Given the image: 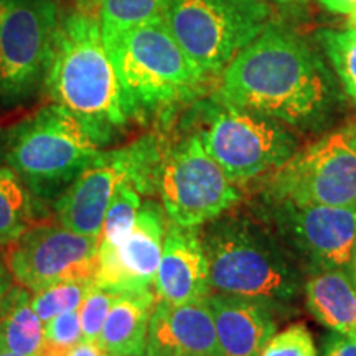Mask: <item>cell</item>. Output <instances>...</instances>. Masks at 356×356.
Masks as SVG:
<instances>
[{
	"label": "cell",
	"mask_w": 356,
	"mask_h": 356,
	"mask_svg": "<svg viewBox=\"0 0 356 356\" xmlns=\"http://www.w3.org/2000/svg\"><path fill=\"white\" fill-rule=\"evenodd\" d=\"M330 89L318 58L305 43L266 29L222 71L221 104L299 126L323 113Z\"/></svg>",
	"instance_id": "6da1fadb"
},
{
	"label": "cell",
	"mask_w": 356,
	"mask_h": 356,
	"mask_svg": "<svg viewBox=\"0 0 356 356\" xmlns=\"http://www.w3.org/2000/svg\"><path fill=\"white\" fill-rule=\"evenodd\" d=\"M43 79L50 99L76 115L101 145L131 118L96 15L60 17Z\"/></svg>",
	"instance_id": "7a4b0ae2"
},
{
	"label": "cell",
	"mask_w": 356,
	"mask_h": 356,
	"mask_svg": "<svg viewBox=\"0 0 356 356\" xmlns=\"http://www.w3.org/2000/svg\"><path fill=\"white\" fill-rule=\"evenodd\" d=\"M102 37L131 115L195 97L210 78L178 44L163 17Z\"/></svg>",
	"instance_id": "3957f363"
},
{
	"label": "cell",
	"mask_w": 356,
	"mask_h": 356,
	"mask_svg": "<svg viewBox=\"0 0 356 356\" xmlns=\"http://www.w3.org/2000/svg\"><path fill=\"white\" fill-rule=\"evenodd\" d=\"M99 152L101 144L76 115L53 102L12 129L3 160L33 195L51 198Z\"/></svg>",
	"instance_id": "277c9868"
},
{
	"label": "cell",
	"mask_w": 356,
	"mask_h": 356,
	"mask_svg": "<svg viewBox=\"0 0 356 356\" xmlns=\"http://www.w3.org/2000/svg\"><path fill=\"white\" fill-rule=\"evenodd\" d=\"M210 293L264 302L293 300L300 273L286 252L246 222H220L202 239Z\"/></svg>",
	"instance_id": "5b68a950"
},
{
	"label": "cell",
	"mask_w": 356,
	"mask_h": 356,
	"mask_svg": "<svg viewBox=\"0 0 356 356\" xmlns=\"http://www.w3.org/2000/svg\"><path fill=\"white\" fill-rule=\"evenodd\" d=\"M269 13L264 0H168L163 20L193 63L215 76L264 32Z\"/></svg>",
	"instance_id": "8992f818"
},
{
	"label": "cell",
	"mask_w": 356,
	"mask_h": 356,
	"mask_svg": "<svg viewBox=\"0 0 356 356\" xmlns=\"http://www.w3.org/2000/svg\"><path fill=\"white\" fill-rule=\"evenodd\" d=\"M157 142L147 137L124 149L101 152L55 200L60 225L74 233L99 239L102 221L122 184H132L140 193L157 184L160 167Z\"/></svg>",
	"instance_id": "52a82bcc"
},
{
	"label": "cell",
	"mask_w": 356,
	"mask_h": 356,
	"mask_svg": "<svg viewBox=\"0 0 356 356\" xmlns=\"http://www.w3.org/2000/svg\"><path fill=\"white\" fill-rule=\"evenodd\" d=\"M157 185L163 211L180 228L207 225L239 200L238 188L207 152L200 134L160 160Z\"/></svg>",
	"instance_id": "ba28073f"
},
{
	"label": "cell",
	"mask_w": 356,
	"mask_h": 356,
	"mask_svg": "<svg viewBox=\"0 0 356 356\" xmlns=\"http://www.w3.org/2000/svg\"><path fill=\"white\" fill-rule=\"evenodd\" d=\"M60 17L58 0H0V99L17 102L37 88Z\"/></svg>",
	"instance_id": "9c48e42d"
},
{
	"label": "cell",
	"mask_w": 356,
	"mask_h": 356,
	"mask_svg": "<svg viewBox=\"0 0 356 356\" xmlns=\"http://www.w3.org/2000/svg\"><path fill=\"white\" fill-rule=\"evenodd\" d=\"M207 152L234 185L279 168L293 155V139L275 119L221 104L200 132Z\"/></svg>",
	"instance_id": "30bf717a"
},
{
	"label": "cell",
	"mask_w": 356,
	"mask_h": 356,
	"mask_svg": "<svg viewBox=\"0 0 356 356\" xmlns=\"http://www.w3.org/2000/svg\"><path fill=\"white\" fill-rule=\"evenodd\" d=\"M99 239L40 221L3 248L15 284L32 292L68 279H92Z\"/></svg>",
	"instance_id": "8fae6325"
},
{
	"label": "cell",
	"mask_w": 356,
	"mask_h": 356,
	"mask_svg": "<svg viewBox=\"0 0 356 356\" xmlns=\"http://www.w3.org/2000/svg\"><path fill=\"white\" fill-rule=\"evenodd\" d=\"M275 191L284 203L356 204V131L333 132L279 168Z\"/></svg>",
	"instance_id": "7c38bea8"
},
{
	"label": "cell",
	"mask_w": 356,
	"mask_h": 356,
	"mask_svg": "<svg viewBox=\"0 0 356 356\" xmlns=\"http://www.w3.org/2000/svg\"><path fill=\"white\" fill-rule=\"evenodd\" d=\"M165 216L157 203L142 204L136 225L115 248L97 246L92 282L113 292L150 291L162 257Z\"/></svg>",
	"instance_id": "4fadbf2b"
},
{
	"label": "cell",
	"mask_w": 356,
	"mask_h": 356,
	"mask_svg": "<svg viewBox=\"0 0 356 356\" xmlns=\"http://www.w3.org/2000/svg\"><path fill=\"white\" fill-rule=\"evenodd\" d=\"M282 215L297 246L318 269L350 267L356 246V204L286 203Z\"/></svg>",
	"instance_id": "5bb4252c"
},
{
	"label": "cell",
	"mask_w": 356,
	"mask_h": 356,
	"mask_svg": "<svg viewBox=\"0 0 356 356\" xmlns=\"http://www.w3.org/2000/svg\"><path fill=\"white\" fill-rule=\"evenodd\" d=\"M150 356H220L208 297L185 304L155 302L147 330Z\"/></svg>",
	"instance_id": "9a60e30c"
},
{
	"label": "cell",
	"mask_w": 356,
	"mask_h": 356,
	"mask_svg": "<svg viewBox=\"0 0 356 356\" xmlns=\"http://www.w3.org/2000/svg\"><path fill=\"white\" fill-rule=\"evenodd\" d=\"M154 293L155 300L167 304H185L210 296L207 256L193 228L175 225L168 228L155 274Z\"/></svg>",
	"instance_id": "2e32d148"
},
{
	"label": "cell",
	"mask_w": 356,
	"mask_h": 356,
	"mask_svg": "<svg viewBox=\"0 0 356 356\" xmlns=\"http://www.w3.org/2000/svg\"><path fill=\"white\" fill-rule=\"evenodd\" d=\"M220 356H259L277 333L270 302L210 293Z\"/></svg>",
	"instance_id": "e0dca14e"
},
{
	"label": "cell",
	"mask_w": 356,
	"mask_h": 356,
	"mask_svg": "<svg viewBox=\"0 0 356 356\" xmlns=\"http://www.w3.org/2000/svg\"><path fill=\"white\" fill-rule=\"evenodd\" d=\"M307 307L328 330L356 337V284L345 269H318L305 284Z\"/></svg>",
	"instance_id": "ac0fdd59"
},
{
	"label": "cell",
	"mask_w": 356,
	"mask_h": 356,
	"mask_svg": "<svg viewBox=\"0 0 356 356\" xmlns=\"http://www.w3.org/2000/svg\"><path fill=\"white\" fill-rule=\"evenodd\" d=\"M155 302L152 291L119 293L99 337L101 345L111 356L144 353Z\"/></svg>",
	"instance_id": "d6986e66"
},
{
	"label": "cell",
	"mask_w": 356,
	"mask_h": 356,
	"mask_svg": "<svg viewBox=\"0 0 356 356\" xmlns=\"http://www.w3.org/2000/svg\"><path fill=\"white\" fill-rule=\"evenodd\" d=\"M32 291L13 284L0 304V348L38 356L44 323L32 307Z\"/></svg>",
	"instance_id": "ffe728a7"
},
{
	"label": "cell",
	"mask_w": 356,
	"mask_h": 356,
	"mask_svg": "<svg viewBox=\"0 0 356 356\" xmlns=\"http://www.w3.org/2000/svg\"><path fill=\"white\" fill-rule=\"evenodd\" d=\"M37 222L33 193L10 167L0 165V249Z\"/></svg>",
	"instance_id": "44dd1931"
},
{
	"label": "cell",
	"mask_w": 356,
	"mask_h": 356,
	"mask_svg": "<svg viewBox=\"0 0 356 356\" xmlns=\"http://www.w3.org/2000/svg\"><path fill=\"white\" fill-rule=\"evenodd\" d=\"M168 0H99L97 19L102 35L134 29L163 17Z\"/></svg>",
	"instance_id": "7402d4cb"
},
{
	"label": "cell",
	"mask_w": 356,
	"mask_h": 356,
	"mask_svg": "<svg viewBox=\"0 0 356 356\" xmlns=\"http://www.w3.org/2000/svg\"><path fill=\"white\" fill-rule=\"evenodd\" d=\"M140 195V191L129 181L121 185L102 221L99 248H115L131 233L142 207Z\"/></svg>",
	"instance_id": "603a6c76"
},
{
	"label": "cell",
	"mask_w": 356,
	"mask_h": 356,
	"mask_svg": "<svg viewBox=\"0 0 356 356\" xmlns=\"http://www.w3.org/2000/svg\"><path fill=\"white\" fill-rule=\"evenodd\" d=\"M92 279H68L33 292L32 307L43 323L65 314L78 310L91 291Z\"/></svg>",
	"instance_id": "cb8c5ba5"
},
{
	"label": "cell",
	"mask_w": 356,
	"mask_h": 356,
	"mask_svg": "<svg viewBox=\"0 0 356 356\" xmlns=\"http://www.w3.org/2000/svg\"><path fill=\"white\" fill-rule=\"evenodd\" d=\"M322 43L338 78L356 104V30L322 33Z\"/></svg>",
	"instance_id": "d4e9b609"
},
{
	"label": "cell",
	"mask_w": 356,
	"mask_h": 356,
	"mask_svg": "<svg viewBox=\"0 0 356 356\" xmlns=\"http://www.w3.org/2000/svg\"><path fill=\"white\" fill-rule=\"evenodd\" d=\"M83 340L79 309L65 312L44 323L43 343L38 356H66Z\"/></svg>",
	"instance_id": "484cf974"
},
{
	"label": "cell",
	"mask_w": 356,
	"mask_h": 356,
	"mask_svg": "<svg viewBox=\"0 0 356 356\" xmlns=\"http://www.w3.org/2000/svg\"><path fill=\"white\" fill-rule=\"evenodd\" d=\"M119 293L121 292H113L108 291V289L92 286L86 299L79 307V318H81L84 340L99 341L102 327H104L111 307L118 300Z\"/></svg>",
	"instance_id": "4316f807"
},
{
	"label": "cell",
	"mask_w": 356,
	"mask_h": 356,
	"mask_svg": "<svg viewBox=\"0 0 356 356\" xmlns=\"http://www.w3.org/2000/svg\"><path fill=\"white\" fill-rule=\"evenodd\" d=\"M259 356H317V346L309 328L296 323L275 333Z\"/></svg>",
	"instance_id": "83f0119b"
},
{
	"label": "cell",
	"mask_w": 356,
	"mask_h": 356,
	"mask_svg": "<svg viewBox=\"0 0 356 356\" xmlns=\"http://www.w3.org/2000/svg\"><path fill=\"white\" fill-rule=\"evenodd\" d=\"M322 356H356V337L332 332L325 338Z\"/></svg>",
	"instance_id": "f1b7e54d"
},
{
	"label": "cell",
	"mask_w": 356,
	"mask_h": 356,
	"mask_svg": "<svg viewBox=\"0 0 356 356\" xmlns=\"http://www.w3.org/2000/svg\"><path fill=\"white\" fill-rule=\"evenodd\" d=\"M66 356H111L108 351L104 350V346L101 345V341H92V340H83L74 346Z\"/></svg>",
	"instance_id": "f546056e"
},
{
	"label": "cell",
	"mask_w": 356,
	"mask_h": 356,
	"mask_svg": "<svg viewBox=\"0 0 356 356\" xmlns=\"http://www.w3.org/2000/svg\"><path fill=\"white\" fill-rule=\"evenodd\" d=\"M328 12L340 13V15H351L356 13V0H318Z\"/></svg>",
	"instance_id": "4dcf8cb0"
},
{
	"label": "cell",
	"mask_w": 356,
	"mask_h": 356,
	"mask_svg": "<svg viewBox=\"0 0 356 356\" xmlns=\"http://www.w3.org/2000/svg\"><path fill=\"white\" fill-rule=\"evenodd\" d=\"M15 284L13 280L10 270L6 264V257H3V252H0V304H2V299L6 297V293L10 291V287Z\"/></svg>",
	"instance_id": "1f68e13d"
},
{
	"label": "cell",
	"mask_w": 356,
	"mask_h": 356,
	"mask_svg": "<svg viewBox=\"0 0 356 356\" xmlns=\"http://www.w3.org/2000/svg\"><path fill=\"white\" fill-rule=\"evenodd\" d=\"M74 6V10L89 13V15L97 17V7H99V0H71Z\"/></svg>",
	"instance_id": "d6a6232c"
},
{
	"label": "cell",
	"mask_w": 356,
	"mask_h": 356,
	"mask_svg": "<svg viewBox=\"0 0 356 356\" xmlns=\"http://www.w3.org/2000/svg\"><path fill=\"white\" fill-rule=\"evenodd\" d=\"M350 275L353 277L355 284H356V246L353 251V257H351V262H350Z\"/></svg>",
	"instance_id": "836d02e7"
},
{
	"label": "cell",
	"mask_w": 356,
	"mask_h": 356,
	"mask_svg": "<svg viewBox=\"0 0 356 356\" xmlns=\"http://www.w3.org/2000/svg\"><path fill=\"white\" fill-rule=\"evenodd\" d=\"M0 356H24V355L13 353V351H8V350H3V348H0Z\"/></svg>",
	"instance_id": "e575fe53"
},
{
	"label": "cell",
	"mask_w": 356,
	"mask_h": 356,
	"mask_svg": "<svg viewBox=\"0 0 356 356\" xmlns=\"http://www.w3.org/2000/svg\"><path fill=\"white\" fill-rule=\"evenodd\" d=\"M351 24H353L355 30H356V13H355V15H353V19H351Z\"/></svg>",
	"instance_id": "d590c367"
},
{
	"label": "cell",
	"mask_w": 356,
	"mask_h": 356,
	"mask_svg": "<svg viewBox=\"0 0 356 356\" xmlns=\"http://www.w3.org/2000/svg\"><path fill=\"white\" fill-rule=\"evenodd\" d=\"M134 356H150L149 353H145V351H144V353H140V355H134Z\"/></svg>",
	"instance_id": "8d00e7d4"
}]
</instances>
